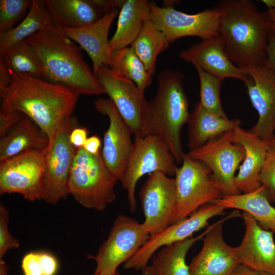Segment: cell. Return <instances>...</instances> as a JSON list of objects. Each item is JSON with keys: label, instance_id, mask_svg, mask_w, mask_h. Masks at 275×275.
<instances>
[{"label": "cell", "instance_id": "cell-12", "mask_svg": "<svg viewBox=\"0 0 275 275\" xmlns=\"http://www.w3.org/2000/svg\"><path fill=\"white\" fill-rule=\"evenodd\" d=\"M233 130L227 131L187 154L211 170L224 196L240 194L235 184V171L243 161V147L233 141Z\"/></svg>", "mask_w": 275, "mask_h": 275}, {"label": "cell", "instance_id": "cell-36", "mask_svg": "<svg viewBox=\"0 0 275 275\" xmlns=\"http://www.w3.org/2000/svg\"><path fill=\"white\" fill-rule=\"evenodd\" d=\"M9 211L2 203L0 204V260L10 250L19 246V240L14 237L8 230Z\"/></svg>", "mask_w": 275, "mask_h": 275}, {"label": "cell", "instance_id": "cell-21", "mask_svg": "<svg viewBox=\"0 0 275 275\" xmlns=\"http://www.w3.org/2000/svg\"><path fill=\"white\" fill-rule=\"evenodd\" d=\"M119 13V10L108 12L96 22L82 28H59L64 35L78 43L87 52L93 63L94 73L102 66L110 65L112 50L108 38V32Z\"/></svg>", "mask_w": 275, "mask_h": 275}, {"label": "cell", "instance_id": "cell-42", "mask_svg": "<svg viewBox=\"0 0 275 275\" xmlns=\"http://www.w3.org/2000/svg\"><path fill=\"white\" fill-rule=\"evenodd\" d=\"M229 275H263L261 272L253 269L242 264H239Z\"/></svg>", "mask_w": 275, "mask_h": 275}, {"label": "cell", "instance_id": "cell-47", "mask_svg": "<svg viewBox=\"0 0 275 275\" xmlns=\"http://www.w3.org/2000/svg\"><path fill=\"white\" fill-rule=\"evenodd\" d=\"M113 275H119L118 271L117 270Z\"/></svg>", "mask_w": 275, "mask_h": 275}, {"label": "cell", "instance_id": "cell-31", "mask_svg": "<svg viewBox=\"0 0 275 275\" xmlns=\"http://www.w3.org/2000/svg\"><path fill=\"white\" fill-rule=\"evenodd\" d=\"M0 63L18 74L43 78L42 64L33 48L25 40L11 45L0 54Z\"/></svg>", "mask_w": 275, "mask_h": 275}, {"label": "cell", "instance_id": "cell-17", "mask_svg": "<svg viewBox=\"0 0 275 275\" xmlns=\"http://www.w3.org/2000/svg\"><path fill=\"white\" fill-rule=\"evenodd\" d=\"M239 215L238 210L234 211L207 227L202 248L188 265L190 275H229L240 264L234 248L223 236L224 222Z\"/></svg>", "mask_w": 275, "mask_h": 275}, {"label": "cell", "instance_id": "cell-26", "mask_svg": "<svg viewBox=\"0 0 275 275\" xmlns=\"http://www.w3.org/2000/svg\"><path fill=\"white\" fill-rule=\"evenodd\" d=\"M210 203L234 208L250 214L263 229L275 234V207L268 199L262 185L256 190L243 194L223 196Z\"/></svg>", "mask_w": 275, "mask_h": 275}, {"label": "cell", "instance_id": "cell-30", "mask_svg": "<svg viewBox=\"0 0 275 275\" xmlns=\"http://www.w3.org/2000/svg\"><path fill=\"white\" fill-rule=\"evenodd\" d=\"M170 44L163 33L150 19L130 46L153 75L157 56L166 50Z\"/></svg>", "mask_w": 275, "mask_h": 275}, {"label": "cell", "instance_id": "cell-11", "mask_svg": "<svg viewBox=\"0 0 275 275\" xmlns=\"http://www.w3.org/2000/svg\"><path fill=\"white\" fill-rule=\"evenodd\" d=\"M76 124L72 116L65 120L47 147L42 200L47 203L55 205L69 195L68 182L76 149L69 136Z\"/></svg>", "mask_w": 275, "mask_h": 275}, {"label": "cell", "instance_id": "cell-20", "mask_svg": "<svg viewBox=\"0 0 275 275\" xmlns=\"http://www.w3.org/2000/svg\"><path fill=\"white\" fill-rule=\"evenodd\" d=\"M179 57L192 63L223 81L227 78H234L245 83L252 78L242 68L236 66L228 58L224 43L218 35L202 40L188 48L183 50Z\"/></svg>", "mask_w": 275, "mask_h": 275}, {"label": "cell", "instance_id": "cell-19", "mask_svg": "<svg viewBox=\"0 0 275 275\" xmlns=\"http://www.w3.org/2000/svg\"><path fill=\"white\" fill-rule=\"evenodd\" d=\"M245 228L240 244L234 248L241 264L261 272L275 274L273 233L262 228L249 213L243 212Z\"/></svg>", "mask_w": 275, "mask_h": 275}, {"label": "cell", "instance_id": "cell-29", "mask_svg": "<svg viewBox=\"0 0 275 275\" xmlns=\"http://www.w3.org/2000/svg\"><path fill=\"white\" fill-rule=\"evenodd\" d=\"M56 26L42 0H32L26 17L13 29L0 33V54L11 45L34 34Z\"/></svg>", "mask_w": 275, "mask_h": 275}, {"label": "cell", "instance_id": "cell-15", "mask_svg": "<svg viewBox=\"0 0 275 275\" xmlns=\"http://www.w3.org/2000/svg\"><path fill=\"white\" fill-rule=\"evenodd\" d=\"M94 105L99 113L109 119L108 127L103 135L102 159L111 173L121 182L133 148L132 132L109 98L99 97Z\"/></svg>", "mask_w": 275, "mask_h": 275}, {"label": "cell", "instance_id": "cell-38", "mask_svg": "<svg viewBox=\"0 0 275 275\" xmlns=\"http://www.w3.org/2000/svg\"><path fill=\"white\" fill-rule=\"evenodd\" d=\"M38 253L43 275H55L58 269V263L56 258L48 253Z\"/></svg>", "mask_w": 275, "mask_h": 275}, {"label": "cell", "instance_id": "cell-3", "mask_svg": "<svg viewBox=\"0 0 275 275\" xmlns=\"http://www.w3.org/2000/svg\"><path fill=\"white\" fill-rule=\"evenodd\" d=\"M25 41L42 64L43 79L64 85L80 95L104 93L98 78L84 60L82 48L57 26L39 31Z\"/></svg>", "mask_w": 275, "mask_h": 275}, {"label": "cell", "instance_id": "cell-37", "mask_svg": "<svg viewBox=\"0 0 275 275\" xmlns=\"http://www.w3.org/2000/svg\"><path fill=\"white\" fill-rule=\"evenodd\" d=\"M21 267L24 275H43L38 252H30L23 258Z\"/></svg>", "mask_w": 275, "mask_h": 275}, {"label": "cell", "instance_id": "cell-25", "mask_svg": "<svg viewBox=\"0 0 275 275\" xmlns=\"http://www.w3.org/2000/svg\"><path fill=\"white\" fill-rule=\"evenodd\" d=\"M240 123L237 119L230 120L211 113L199 102L187 122L188 146L190 150L199 148L224 133L233 130Z\"/></svg>", "mask_w": 275, "mask_h": 275}, {"label": "cell", "instance_id": "cell-16", "mask_svg": "<svg viewBox=\"0 0 275 275\" xmlns=\"http://www.w3.org/2000/svg\"><path fill=\"white\" fill-rule=\"evenodd\" d=\"M139 196L145 217L142 224L149 235L170 225L177 201L175 178L159 172L150 174Z\"/></svg>", "mask_w": 275, "mask_h": 275}, {"label": "cell", "instance_id": "cell-34", "mask_svg": "<svg viewBox=\"0 0 275 275\" xmlns=\"http://www.w3.org/2000/svg\"><path fill=\"white\" fill-rule=\"evenodd\" d=\"M32 1H0V33L8 32L13 28L16 22L30 9Z\"/></svg>", "mask_w": 275, "mask_h": 275}, {"label": "cell", "instance_id": "cell-32", "mask_svg": "<svg viewBox=\"0 0 275 275\" xmlns=\"http://www.w3.org/2000/svg\"><path fill=\"white\" fill-rule=\"evenodd\" d=\"M109 67L133 82L144 93L151 84L153 75L131 46L112 50Z\"/></svg>", "mask_w": 275, "mask_h": 275}, {"label": "cell", "instance_id": "cell-14", "mask_svg": "<svg viewBox=\"0 0 275 275\" xmlns=\"http://www.w3.org/2000/svg\"><path fill=\"white\" fill-rule=\"evenodd\" d=\"M94 74L132 134L135 138L141 137L148 103L144 93L133 82L108 66L100 67Z\"/></svg>", "mask_w": 275, "mask_h": 275}, {"label": "cell", "instance_id": "cell-40", "mask_svg": "<svg viewBox=\"0 0 275 275\" xmlns=\"http://www.w3.org/2000/svg\"><path fill=\"white\" fill-rule=\"evenodd\" d=\"M88 130L85 127H76L70 133L69 140L71 144L76 148L82 147L88 139Z\"/></svg>", "mask_w": 275, "mask_h": 275}, {"label": "cell", "instance_id": "cell-22", "mask_svg": "<svg viewBox=\"0 0 275 275\" xmlns=\"http://www.w3.org/2000/svg\"><path fill=\"white\" fill-rule=\"evenodd\" d=\"M233 141L242 146L245 151L244 159L235 176L236 186L243 193L254 191L262 185L259 177L265 160L268 141H263L239 126L233 130Z\"/></svg>", "mask_w": 275, "mask_h": 275}, {"label": "cell", "instance_id": "cell-23", "mask_svg": "<svg viewBox=\"0 0 275 275\" xmlns=\"http://www.w3.org/2000/svg\"><path fill=\"white\" fill-rule=\"evenodd\" d=\"M42 1L54 24L60 28L85 27L105 14L96 0Z\"/></svg>", "mask_w": 275, "mask_h": 275}, {"label": "cell", "instance_id": "cell-43", "mask_svg": "<svg viewBox=\"0 0 275 275\" xmlns=\"http://www.w3.org/2000/svg\"><path fill=\"white\" fill-rule=\"evenodd\" d=\"M262 2L267 7L266 11L271 22V29L275 30V0H264Z\"/></svg>", "mask_w": 275, "mask_h": 275}, {"label": "cell", "instance_id": "cell-18", "mask_svg": "<svg viewBox=\"0 0 275 275\" xmlns=\"http://www.w3.org/2000/svg\"><path fill=\"white\" fill-rule=\"evenodd\" d=\"M244 69L252 79L244 83L259 119L248 131L263 141L275 134V72L265 65L260 66H237Z\"/></svg>", "mask_w": 275, "mask_h": 275}, {"label": "cell", "instance_id": "cell-45", "mask_svg": "<svg viewBox=\"0 0 275 275\" xmlns=\"http://www.w3.org/2000/svg\"><path fill=\"white\" fill-rule=\"evenodd\" d=\"M142 275H154L151 266H147L142 269Z\"/></svg>", "mask_w": 275, "mask_h": 275}, {"label": "cell", "instance_id": "cell-4", "mask_svg": "<svg viewBox=\"0 0 275 275\" xmlns=\"http://www.w3.org/2000/svg\"><path fill=\"white\" fill-rule=\"evenodd\" d=\"M184 78L182 72L170 69L159 73L156 93L147 103L141 135L159 138L178 163L182 161L184 154L181 142V130L187 123L190 115L183 88Z\"/></svg>", "mask_w": 275, "mask_h": 275}, {"label": "cell", "instance_id": "cell-24", "mask_svg": "<svg viewBox=\"0 0 275 275\" xmlns=\"http://www.w3.org/2000/svg\"><path fill=\"white\" fill-rule=\"evenodd\" d=\"M48 138L29 117L24 115L0 140V161L30 150H44Z\"/></svg>", "mask_w": 275, "mask_h": 275}, {"label": "cell", "instance_id": "cell-41", "mask_svg": "<svg viewBox=\"0 0 275 275\" xmlns=\"http://www.w3.org/2000/svg\"><path fill=\"white\" fill-rule=\"evenodd\" d=\"M101 146L100 138L98 136L93 135L88 138L82 148L90 153L98 154L101 153Z\"/></svg>", "mask_w": 275, "mask_h": 275}, {"label": "cell", "instance_id": "cell-2", "mask_svg": "<svg viewBox=\"0 0 275 275\" xmlns=\"http://www.w3.org/2000/svg\"><path fill=\"white\" fill-rule=\"evenodd\" d=\"M216 6L222 13L218 33L230 60L237 66L265 65L271 29L267 12L259 11L250 0H224Z\"/></svg>", "mask_w": 275, "mask_h": 275}, {"label": "cell", "instance_id": "cell-5", "mask_svg": "<svg viewBox=\"0 0 275 275\" xmlns=\"http://www.w3.org/2000/svg\"><path fill=\"white\" fill-rule=\"evenodd\" d=\"M118 181L105 164L101 153L76 148L68 182V194L83 207L102 211L116 198Z\"/></svg>", "mask_w": 275, "mask_h": 275}, {"label": "cell", "instance_id": "cell-39", "mask_svg": "<svg viewBox=\"0 0 275 275\" xmlns=\"http://www.w3.org/2000/svg\"><path fill=\"white\" fill-rule=\"evenodd\" d=\"M265 65L275 72V30L271 29L265 48Z\"/></svg>", "mask_w": 275, "mask_h": 275}, {"label": "cell", "instance_id": "cell-28", "mask_svg": "<svg viewBox=\"0 0 275 275\" xmlns=\"http://www.w3.org/2000/svg\"><path fill=\"white\" fill-rule=\"evenodd\" d=\"M207 229L198 236L162 247L151 257L154 275H190L186 255L197 241L203 238Z\"/></svg>", "mask_w": 275, "mask_h": 275}, {"label": "cell", "instance_id": "cell-46", "mask_svg": "<svg viewBox=\"0 0 275 275\" xmlns=\"http://www.w3.org/2000/svg\"><path fill=\"white\" fill-rule=\"evenodd\" d=\"M263 275H275L274 274L267 273V272H262Z\"/></svg>", "mask_w": 275, "mask_h": 275}, {"label": "cell", "instance_id": "cell-35", "mask_svg": "<svg viewBox=\"0 0 275 275\" xmlns=\"http://www.w3.org/2000/svg\"><path fill=\"white\" fill-rule=\"evenodd\" d=\"M259 181L266 190L269 201L275 202V135L268 141L265 160Z\"/></svg>", "mask_w": 275, "mask_h": 275}, {"label": "cell", "instance_id": "cell-8", "mask_svg": "<svg viewBox=\"0 0 275 275\" xmlns=\"http://www.w3.org/2000/svg\"><path fill=\"white\" fill-rule=\"evenodd\" d=\"M47 149L0 161V195L18 194L31 202L43 200Z\"/></svg>", "mask_w": 275, "mask_h": 275}, {"label": "cell", "instance_id": "cell-13", "mask_svg": "<svg viewBox=\"0 0 275 275\" xmlns=\"http://www.w3.org/2000/svg\"><path fill=\"white\" fill-rule=\"evenodd\" d=\"M225 209L218 204H206L187 217L150 235L135 254L124 263L123 267L125 269L142 270L147 266L149 260L159 249L192 237L195 232L208 225L209 219L224 215Z\"/></svg>", "mask_w": 275, "mask_h": 275}, {"label": "cell", "instance_id": "cell-9", "mask_svg": "<svg viewBox=\"0 0 275 275\" xmlns=\"http://www.w3.org/2000/svg\"><path fill=\"white\" fill-rule=\"evenodd\" d=\"M149 236L142 223L126 215H119L96 255L91 256L96 263L92 275H113L118 266L130 259Z\"/></svg>", "mask_w": 275, "mask_h": 275}, {"label": "cell", "instance_id": "cell-44", "mask_svg": "<svg viewBox=\"0 0 275 275\" xmlns=\"http://www.w3.org/2000/svg\"><path fill=\"white\" fill-rule=\"evenodd\" d=\"M9 267L3 261L0 260V275H8Z\"/></svg>", "mask_w": 275, "mask_h": 275}, {"label": "cell", "instance_id": "cell-10", "mask_svg": "<svg viewBox=\"0 0 275 275\" xmlns=\"http://www.w3.org/2000/svg\"><path fill=\"white\" fill-rule=\"evenodd\" d=\"M174 3H166L161 7L154 2H150V20L170 43L186 36H196L205 40L219 35L222 13L216 6L190 14L175 9Z\"/></svg>", "mask_w": 275, "mask_h": 275}, {"label": "cell", "instance_id": "cell-1", "mask_svg": "<svg viewBox=\"0 0 275 275\" xmlns=\"http://www.w3.org/2000/svg\"><path fill=\"white\" fill-rule=\"evenodd\" d=\"M80 94L68 87L18 74L0 63V130L6 132L24 115L48 138L72 117Z\"/></svg>", "mask_w": 275, "mask_h": 275}, {"label": "cell", "instance_id": "cell-33", "mask_svg": "<svg viewBox=\"0 0 275 275\" xmlns=\"http://www.w3.org/2000/svg\"><path fill=\"white\" fill-rule=\"evenodd\" d=\"M200 83L201 104L206 110L217 116L227 118L220 99L222 81L200 68H196Z\"/></svg>", "mask_w": 275, "mask_h": 275}, {"label": "cell", "instance_id": "cell-7", "mask_svg": "<svg viewBox=\"0 0 275 275\" xmlns=\"http://www.w3.org/2000/svg\"><path fill=\"white\" fill-rule=\"evenodd\" d=\"M175 161L167 146L159 138L153 135L135 138L121 181L127 193L131 213L135 212L136 208L135 190L139 180L146 174L158 172L167 176L175 175L178 168Z\"/></svg>", "mask_w": 275, "mask_h": 275}, {"label": "cell", "instance_id": "cell-27", "mask_svg": "<svg viewBox=\"0 0 275 275\" xmlns=\"http://www.w3.org/2000/svg\"><path fill=\"white\" fill-rule=\"evenodd\" d=\"M150 15L148 1H125L119 14L116 32L109 39L112 50L130 46L150 20Z\"/></svg>", "mask_w": 275, "mask_h": 275}, {"label": "cell", "instance_id": "cell-6", "mask_svg": "<svg viewBox=\"0 0 275 275\" xmlns=\"http://www.w3.org/2000/svg\"><path fill=\"white\" fill-rule=\"evenodd\" d=\"M175 172L177 201L170 225L183 219L203 205L223 196L209 168L184 154Z\"/></svg>", "mask_w": 275, "mask_h": 275}]
</instances>
